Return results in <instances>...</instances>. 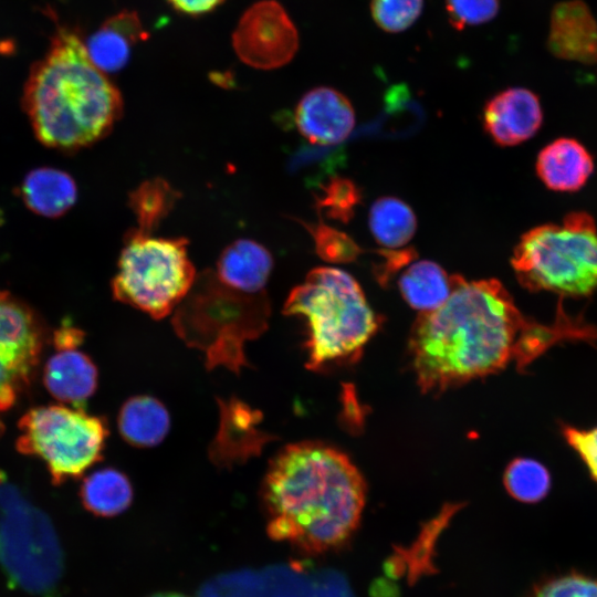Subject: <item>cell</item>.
<instances>
[{"label": "cell", "instance_id": "obj_1", "mask_svg": "<svg viewBox=\"0 0 597 597\" xmlns=\"http://www.w3.org/2000/svg\"><path fill=\"white\" fill-rule=\"evenodd\" d=\"M451 276L452 291L439 307L419 313L409 352L423 392L442 391L504 369L524 370L562 341L597 339V327L564 313L542 324L525 317L496 279L467 281Z\"/></svg>", "mask_w": 597, "mask_h": 597}, {"label": "cell", "instance_id": "obj_2", "mask_svg": "<svg viewBox=\"0 0 597 597\" xmlns=\"http://www.w3.org/2000/svg\"><path fill=\"white\" fill-rule=\"evenodd\" d=\"M365 498L364 478L345 453L322 442L287 444L262 485L268 534L306 554L337 548L357 528Z\"/></svg>", "mask_w": 597, "mask_h": 597}, {"label": "cell", "instance_id": "obj_3", "mask_svg": "<svg viewBox=\"0 0 597 597\" xmlns=\"http://www.w3.org/2000/svg\"><path fill=\"white\" fill-rule=\"evenodd\" d=\"M22 104L36 139L63 153L103 139L123 113L119 91L92 62L80 36L63 27L31 69Z\"/></svg>", "mask_w": 597, "mask_h": 597}, {"label": "cell", "instance_id": "obj_4", "mask_svg": "<svg viewBox=\"0 0 597 597\" xmlns=\"http://www.w3.org/2000/svg\"><path fill=\"white\" fill-rule=\"evenodd\" d=\"M283 312L306 322V367L311 370L355 362L380 326L358 282L337 268L313 269L291 291Z\"/></svg>", "mask_w": 597, "mask_h": 597}, {"label": "cell", "instance_id": "obj_5", "mask_svg": "<svg viewBox=\"0 0 597 597\" xmlns=\"http://www.w3.org/2000/svg\"><path fill=\"white\" fill-rule=\"evenodd\" d=\"M270 304L265 292L249 294L202 273L178 305L172 325L180 338L205 354L208 368L224 366L239 373L248 365L244 344L268 327Z\"/></svg>", "mask_w": 597, "mask_h": 597}, {"label": "cell", "instance_id": "obj_6", "mask_svg": "<svg viewBox=\"0 0 597 597\" xmlns=\"http://www.w3.org/2000/svg\"><path fill=\"white\" fill-rule=\"evenodd\" d=\"M520 284L531 292L585 297L597 292V227L586 212H570L561 224L525 232L511 259Z\"/></svg>", "mask_w": 597, "mask_h": 597}, {"label": "cell", "instance_id": "obj_7", "mask_svg": "<svg viewBox=\"0 0 597 597\" xmlns=\"http://www.w3.org/2000/svg\"><path fill=\"white\" fill-rule=\"evenodd\" d=\"M0 567L27 593L51 597L63 572V554L49 516L0 470Z\"/></svg>", "mask_w": 597, "mask_h": 597}, {"label": "cell", "instance_id": "obj_8", "mask_svg": "<svg viewBox=\"0 0 597 597\" xmlns=\"http://www.w3.org/2000/svg\"><path fill=\"white\" fill-rule=\"evenodd\" d=\"M187 245L186 238H153L136 229L129 231L112 281L114 297L156 320L169 315L196 281Z\"/></svg>", "mask_w": 597, "mask_h": 597}, {"label": "cell", "instance_id": "obj_9", "mask_svg": "<svg viewBox=\"0 0 597 597\" xmlns=\"http://www.w3.org/2000/svg\"><path fill=\"white\" fill-rule=\"evenodd\" d=\"M18 428V451L42 460L55 485L81 476L100 461L108 434L103 418L62 405L30 409Z\"/></svg>", "mask_w": 597, "mask_h": 597}, {"label": "cell", "instance_id": "obj_10", "mask_svg": "<svg viewBox=\"0 0 597 597\" xmlns=\"http://www.w3.org/2000/svg\"><path fill=\"white\" fill-rule=\"evenodd\" d=\"M46 338L36 312L0 291V411L14 406L30 386Z\"/></svg>", "mask_w": 597, "mask_h": 597}, {"label": "cell", "instance_id": "obj_11", "mask_svg": "<svg viewBox=\"0 0 597 597\" xmlns=\"http://www.w3.org/2000/svg\"><path fill=\"white\" fill-rule=\"evenodd\" d=\"M232 45L243 63L259 70H272L293 59L298 48V33L279 2L262 0L242 14L232 35Z\"/></svg>", "mask_w": 597, "mask_h": 597}, {"label": "cell", "instance_id": "obj_12", "mask_svg": "<svg viewBox=\"0 0 597 597\" xmlns=\"http://www.w3.org/2000/svg\"><path fill=\"white\" fill-rule=\"evenodd\" d=\"M294 123L311 144L336 146L350 135L355 112L344 94L320 86L302 96L294 111Z\"/></svg>", "mask_w": 597, "mask_h": 597}, {"label": "cell", "instance_id": "obj_13", "mask_svg": "<svg viewBox=\"0 0 597 597\" xmlns=\"http://www.w3.org/2000/svg\"><path fill=\"white\" fill-rule=\"evenodd\" d=\"M543 122L537 95L525 87H510L491 97L483 108L486 133L502 146H514L533 137Z\"/></svg>", "mask_w": 597, "mask_h": 597}, {"label": "cell", "instance_id": "obj_14", "mask_svg": "<svg viewBox=\"0 0 597 597\" xmlns=\"http://www.w3.org/2000/svg\"><path fill=\"white\" fill-rule=\"evenodd\" d=\"M546 44L559 60L597 63V22L585 1L564 0L553 7Z\"/></svg>", "mask_w": 597, "mask_h": 597}, {"label": "cell", "instance_id": "obj_15", "mask_svg": "<svg viewBox=\"0 0 597 597\" xmlns=\"http://www.w3.org/2000/svg\"><path fill=\"white\" fill-rule=\"evenodd\" d=\"M97 374L95 364L83 352L59 349L46 360L43 383L59 401L80 406L95 392Z\"/></svg>", "mask_w": 597, "mask_h": 597}, {"label": "cell", "instance_id": "obj_16", "mask_svg": "<svg viewBox=\"0 0 597 597\" xmlns=\"http://www.w3.org/2000/svg\"><path fill=\"white\" fill-rule=\"evenodd\" d=\"M272 269L273 258L265 247L251 239H239L222 251L217 277L235 291L256 294L264 292Z\"/></svg>", "mask_w": 597, "mask_h": 597}, {"label": "cell", "instance_id": "obj_17", "mask_svg": "<svg viewBox=\"0 0 597 597\" xmlns=\"http://www.w3.org/2000/svg\"><path fill=\"white\" fill-rule=\"evenodd\" d=\"M594 170L587 149L572 138H558L545 146L536 160V172L546 187L555 191L580 189Z\"/></svg>", "mask_w": 597, "mask_h": 597}, {"label": "cell", "instance_id": "obj_18", "mask_svg": "<svg viewBox=\"0 0 597 597\" xmlns=\"http://www.w3.org/2000/svg\"><path fill=\"white\" fill-rule=\"evenodd\" d=\"M136 12L123 11L107 19L85 44L92 62L104 73L119 71L132 46L146 38Z\"/></svg>", "mask_w": 597, "mask_h": 597}, {"label": "cell", "instance_id": "obj_19", "mask_svg": "<svg viewBox=\"0 0 597 597\" xmlns=\"http://www.w3.org/2000/svg\"><path fill=\"white\" fill-rule=\"evenodd\" d=\"M19 191L29 210L46 218L63 216L77 198V188L72 176L53 167H40L29 171Z\"/></svg>", "mask_w": 597, "mask_h": 597}, {"label": "cell", "instance_id": "obj_20", "mask_svg": "<svg viewBox=\"0 0 597 597\" xmlns=\"http://www.w3.org/2000/svg\"><path fill=\"white\" fill-rule=\"evenodd\" d=\"M117 422L124 440L143 448L160 443L170 428L168 410L150 396H136L125 401Z\"/></svg>", "mask_w": 597, "mask_h": 597}, {"label": "cell", "instance_id": "obj_21", "mask_svg": "<svg viewBox=\"0 0 597 597\" xmlns=\"http://www.w3.org/2000/svg\"><path fill=\"white\" fill-rule=\"evenodd\" d=\"M398 286L405 301L419 313L439 307L452 291L451 276L429 260L411 263L401 273Z\"/></svg>", "mask_w": 597, "mask_h": 597}, {"label": "cell", "instance_id": "obj_22", "mask_svg": "<svg viewBox=\"0 0 597 597\" xmlns=\"http://www.w3.org/2000/svg\"><path fill=\"white\" fill-rule=\"evenodd\" d=\"M83 506L97 516H115L132 503L133 488L121 471L105 468L87 475L80 489Z\"/></svg>", "mask_w": 597, "mask_h": 597}, {"label": "cell", "instance_id": "obj_23", "mask_svg": "<svg viewBox=\"0 0 597 597\" xmlns=\"http://www.w3.org/2000/svg\"><path fill=\"white\" fill-rule=\"evenodd\" d=\"M368 221L375 240L387 249L405 247L417 229L412 209L402 200L389 196L378 198L373 203Z\"/></svg>", "mask_w": 597, "mask_h": 597}, {"label": "cell", "instance_id": "obj_24", "mask_svg": "<svg viewBox=\"0 0 597 597\" xmlns=\"http://www.w3.org/2000/svg\"><path fill=\"white\" fill-rule=\"evenodd\" d=\"M178 198L179 193L163 178L144 181L129 196V206L138 221L136 230L151 234Z\"/></svg>", "mask_w": 597, "mask_h": 597}, {"label": "cell", "instance_id": "obj_25", "mask_svg": "<svg viewBox=\"0 0 597 597\" xmlns=\"http://www.w3.org/2000/svg\"><path fill=\"white\" fill-rule=\"evenodd\" d=\"M504 485L507 492L520 502L536 503L543 500L551 489L548 470L533 459H515L506 468Z\"/></svg>", "mask_w": 597, "mask_h": 597}, {"label": "cell", "instance_id": "obj_26", "mask_svg": "<svg viewBox=\"0 0 597 597\" xmlns=\"http://www.w3.org/2000/svg\"><path fill=\"white\" fill-rule=\"evenodd\" d=\"M342 159L335 146L301 145L287 158L286 168L292 175L303 176L310 186L320 185L324 175H329Z\"/></svg>", "mask_w": 597, "mask_h": 597}, {"label": "cell", "instance_id": "obj_27", "mask_svg": "<svg viewBox=\"0 0 597 597\" xmlns=\"http://www.w3.org/2000/svg\"><path fill=\"white\" fill-rule=\"evenodd\" d=\"M320 192L315 195L318 211L343 222L348 221L355 207L360 201V193L354 182L342 177H331L326 184H320Z\"/></svg>", "mask_w": 597, "mask_h": 597}, {"label": "cell", "instance_id": "obj_28", "mask_svg": "<svg viewBox=\"0 0 597 597\" xmlns=\"http://www.w3.org/2000/svg\"><path fill=\"white\" fill-rule=\"evenodd\" d=\"M423 0H371L370 13L378 28L398 33L410 28L420 17Z\"/></svg>", "mask_w": 597, "mask_h": 597}, {"label": "cell", "instance_id": "obj_29", "mask_svg": "<svg viewBox=\"0 0 597 597\" xmlns=\"http://www.w3.org/2000/svg\"><path fill=\"white\" fill-rule=\"evenodd\" d=\"M314 238L317 254L332 263L354 261L363 251L346 233L341 232L324 222L304 224Z\"/></svg>", "mask_w": 597, "mask_h": 597}, {"label": "cell", "instance_id": "obj_30", "mask_svg": "<svg viewBox=\"0 0 597 597\" xmlns=\"http://www.w3.org/2000/svg\"><path fill=\"white\" fill-rule=\"evenodd\" d=\"M528 597H597V578L572 570L542 580Z\"/></svg>", "mask_w": 597, "mask_h": 597}, {"label": "cell", "instance_id": "obj_31", "mask_svg": "<svg viewBox=\"0 0 597 597\" xmlns=\"http://www.w3.org/2000/svg\"><path fill=\"white\" fill-rule=\"evenodd\" d=\"M450 24L457 30L474 27L494 19L500 0H444Z\"/></svg>", "mask_w": 597, "mask_h": 597}, {"label": "cell", "instance_id": "obj_32", "mask_svg": "<svg viewBox=\"0 0 597 597\" xmlns=\"http://www.w3.org/2000/svg\"><path fill=\"white\" fill-rule=\"evenodd\" d=\"M561 432L567 444L584 462L590 478L597 483V426L578 428L562 425Z\"/></svg>", "mask_w": 597, "mask_h": 597}, {"label": "cell", "instance_id": "obj_33", "mask_svg": "<svg viewBox=\"0 0 597 597\" xmlns=\"http://www.w3.org/2000/svg\"><path fill=\"white\" fill-rule=\"evenodd\" d=\"M84 338V333L71 325H63L57 328L53 334V343L59 349L76 348Z\"/></svg>", "mask_w": 597, "mask_h": 597}, {"label": "cell", "instance_id": "obj_34", "mask_svg": "<svg viewBox=\"0 0 597 597\" xmlns=\"http://www.w3.org/2000/svg\"><path fill=\"white\" fill-rule=\"evenodd\" d=\"M171 6L184 13L197 15L209 12L224 0H168Z\"/></svg>", "mask_w": 597, "mask_h": 597}, {"label": "cell", "instance_id": "obj_35", "mask_svg": "<svg viewBox=\"0 0 597 597\" xmlns=\"http://www.w3.org/2000/svg\"><path fill=\"white\" fill-rule=\"evenodd\" d=\"M148 597H190L180 593H156Z\"/></svg>", "mask_w": 597, "mask_h": 597}]
</instances>
